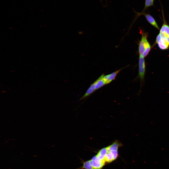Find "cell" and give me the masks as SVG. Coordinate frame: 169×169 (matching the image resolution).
Listing matches in <instances>:
<instances>
[{
	"mask_svg": "<svg viewBox=\"0 0 169 169\" xmlns=\"http://www.w3.org/2000/svg\"><path fill=\"white\" fill-rule=\"evenodd\" d=\"M138 77L140 80V88L144 83L146 72V65L144 58L139 56L138 64Z\"/></svg>",
	"mask_w": 169,
	"mask_h": 169,
	"instance_id": "6da1fadb",
	"label": "cell"
},
{
	"mask_svg": "<svg viewBox=\"0 0 169 169\" xmlns=\"http://www.w3.org/2000/svg\"><path fill=\"white\" fill-rule=\"evenodd\" d=\"M162 12L164 23L160 29L159 34L169 44V26L166 24L164 21V17L162 10Z\"/></svg>",
	"mask_w": 169,
	"mask_h": 169,
	"instance_id": "7a4b0ae2",
	"label": "cell"
},
{
	"mask_svg": "<svg viewBox=\"0 0 169 169\" xmlns=\"http://www.w3.org/2000/svg\"><path fill=\"white\" fill-rule=\"evenodd\" d=\"M147 35L146 34H142L141 39L139 43V56H142L149 42L147 39Z\"/></svg>",
	"mask_w": 169,
	"mask_h": 169,
	"instance_id": "3957f363",
	"label": "cell"
},
{
	"mask_svg": "<svg viewBox=\"0 0 169 169\" xmlns=\"http://www.w3.org/2000/svg\"><path fill=\"white\" fill-rule=\"evenodd\" d=\"M156 42L161 49L165 50L168 49L169 47V44L159 33L157 37Z\"/></svg>",
	"mask_w": 169,
	"mask_h": 169,
	"instance_id": "277c9868",
	"label": "cell"
},
{
	"mask_svg": "<svg viewBox=\"0 0 169 169\" xmlns=\"http://www.w3.org/2000/svg\"><path fill=\"white\" fill-rule=\"evenodd\" d=\"M92 166L94 169H101L105 165V161L100 160L96 156H94L90 160Z\"/></svg>",
	"mask_w": 169,
	"mask_h": 169,
	"instance_id": "5b68a950",
	"label": "cell"
},
{
	"mask_svg": "<svg viewBox=\"0 0 169 169\" xmlns=\"http://www.w3.org/2000/svg\"><path fill=\"white\" fill-rule=\"evenodd\" d=\"M124 68H122L119 70L115 71L111 74L108 75H104L103 79L105 84H108L110 83L114 79L120 71Z\"/></svg>",
	"mask_w": 169,
	"mask_h": 169,
	"instance_id": "8992f818",
	"label": "cell"
},
{
	"mask_svg": "<svg viewBox=\"0 0 169 169\" xmlns=\"http://www.w3.org/2000/svg\"><path fill=\"white\" fill-rule=\"evenodd\" d=\"M137 13L139 15H144L147 20L151 24L157 29L159 30L158 26L155 20L150 15L145 13L144 12H142L141 13Z\"/></svg>",
	"mask_w": 169,
	"mask_h": 169,
	"instance_id": "52a82bcc",
	"label": "cell"
},
{
	"mask_svg": "<svg viewBox=\"0 0 169 169\" xmlns=\"http://www.w3.org/2000/svg\"><path fill=\"white\" fill-rule=\"evenodd\" d=\"M104 74L101 75L93 83L95 91L106 84L103 79Z\"/></svg>",
	"mask_w": 169,
	"mask_h": 169,
	"instance_id": "ba28073f",
	"label": "cell"
},
{
	"mask_svg": "<svg viewBox=\"0 0 169 169\" xmlns=\"http://www.w3.org/2000/svg\"><path fill=\"white\" fill-rule=\"evenodd\" d=\"M95 91L93 83L91 84L84 94L81 98L80 100H83L89 96Z\"/></svg>",
	"mask_w": 169,
	"mask_h": 169,
	"instance_id": "9c48e42d",
	"label": "cell"
},
{
	"mask_svg": "<svg viewBox=\"0 0 169 169\" xmlns=\"http://www.w3.org/2000/svg\"><path fill=\"white\" fill-rule=\"evenodd\" d=\"M108 152L106 147L103 148L99 151L96 155L100 160L105 161L104 157Z\"/></svg>",
	"mask_w": 169,
	"mask_h": 169,
	"instance_id": "30bf717a",
	"label": "cell"
},
{
	"mask_svg": "<svg viewBox=\"0 0 169 169\" xmlns=\"http://www.w3.org/2000/svg\"><path fill=\"white\" fill-rule=\"evenodd\" d=\"M121 145V143L118 141H116L112 144L106 147L108 151L113 150L117 151L119 147Z\"/></svg>",
	"mask_w": 169,
	"mask_h": 169,
	"instance_id": "8fae6325",
	"label": "cell"
},
{
	"mask_svg": "<svg viewBox=\"0 0 169 169\" xmlns=\"http://www.w3.org/2000/svg\"><path fill=\"white\" fill-rule=\"evenodd\" d=\"M82 168L85 169H94L92 165L90 160L84 162Z\"/></svg>",
	"mask_w": 169,
	"mask_h": 169,
	"instance_id": "7c38bea8",
	"label": "cell"
},
{
	"mask_svg": "<svg viewBox=\"0 0 169 169\" xmlns=\"http://www.w3.org/2000/svg\"><path fill=\"white\" fill-rule=\"evenodd\" d=\"M105 162L110 163L114 160L112 155L109 151H108L104 157Z\"/></svg>",
	"mask_w": 169,
	"mask_h": 169,
	"instance_id": "4fadbf2b",
	"label": "cell"
},
{
	"mask_svg": "<svg viewBox=\"0 0 169 169\" xmlns=\"http://www.w3.org/2000/svg\"><path fill=\"white\" fill-rule=\"evenodd\" d=\"M154 0H145L144 8L143 12L145 11L149 7L153 5L154 4Z\"/></svg>",
	"mask_w": 169,
	"mask_h": 169,
	"instance_id": "5bb4252c",
	"label": "cell"
},
{
	"mask_svg": "<svg viewBox=\"0 0 169 169\" xmlns=\"http://www.w3.org/2000/svg\"><path fill=\"white\" fill-rule=\"evenodd\" d=\"M151 46L150 45L148 42L143 55L142 56L144 58L147 56L149 53L150 50Z\"/></svg>",
	"mask_w": 169,
	"mask_h": 169,
	"instance_id": "9a60e30c",
	"label": "cell"
},
{
	"mask_svg": "<svg viewBox=\"0 0 169 169\" xmlns=\"http://www.w3.org/2000/svg\"><path fill=\"white\" fill-rule=\"evenodd\" d=\"M109 151L112 155L114 160L116 159L118 156L117 151L113 150Z\"/></svg>",
	"mask_w": 169,
	"mask_h": 169,
	"instance_id": "2e32d148",
	"label": "cell"
}]
</instances>
